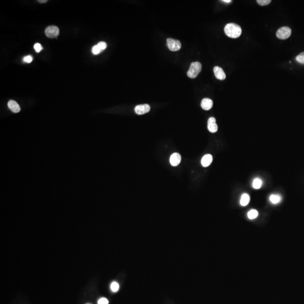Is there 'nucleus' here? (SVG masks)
Returning <instances> with one entry per match:
<instances>
[{
	"instance_id": "1",
	"label": "nucleus",
	"mask_w": 304,
	"mask_h": 304,
	"mask_svg": "<svg viewBox=\"0 0 304 304\" xmlns=\"http://www.w3.org/2000/svg\"><path fill=\"white\" fill-rule=\"evenodd\" d=\"M225 33L232 38H238L242 34L241 27L234 23L227 24L224 28Z\"/></svg>"
},
{
	"instance_id": "2",
	"label": "nucleus",
	"mask_w": 304,
	"mask_h": 304,
	"mask_svg": "<svg viewBox=\"0 0 304 304\" xmlns=\"http://www.w3.org/2000/svg\"><path fill=\"white\" fill-rule=\"evenodd\" d=\"M202 70V64L198 62L191 63L190 68L187 72V76L190 78H194L198 76Z\"/></svg>"
},
{
	"instance_id": "3",
	"label": "nucleus",
	"mask_w": 304,
	"mask_h": 304,
	"mask_svg": "<svg viewBox=\"0 0 304 304\" xmlns=\"http://www.w3.org/2000/svg\"><path fill=\"white\" fill-rule=\"evenodd\" d=\"M292 33L291 29L288 27H283L279 28L277 32V37L281 40H286L288 38Z\"/></svg>"
},
{
	"instance_id": "4",
	"label": "nucleus",
	"mask_w": 304,
	"mask_h": 304,
	"mask_svg": "<svg viewBox=\"0 0 304 304\" xmlns=\"http://www.w3.org/2000/svg\"><path fill=\"white\" fill-rule=\"evenodd\" d=\"M167 45L169 49L172 51H179L181 48V42L179 40L172 38H168L167 40Z\"/></svg>"
},
{
	"instance_id": "5",
	"label": "nucleus",
	"mask_w": 304,
	"mask_h": 304,
	"mask_svg": "<svg viewBox=\"0 0 304 304\" xmlns=\"http://www.w3.org/2000/svg\"><path fill=\"white\" fill-rule=\"evenodd\" d=\"M59 34V29L55 25H51L47 27L45 29L46 35L50 38H54L58 37Z\"/></svg>"
},
{
	"instance_id": "6",
	"label": "nucleus",
	"mask_w": 304,
	"mask_h": 304,
	"mask_svg": "<svg viewBox=\"0 0 304 304\" xmlns=\"http://www.w3.org/2000/svg\"><path fill=\"white\" fill-rule=\"evenodd\" d=\"M151 110V106L148 104L137 105L135 108V113L138 115H143L148 113Z\"/></svg>"
},
{
	"instance_id": "7",
	"label": "nucleus",
	"mask_w": 304,
	"mask_h": 304,
	"mask_svg": "<svg viewBox=\"0 0 304 304\" xmlns=\"http://www.w3.org/2000/svg\"><path fill=\"white\" fill-rule=\"evenodd\" d=\"M208 130L212 133L217 132L218 130V126L216 123V119L214 117H210L208 120L207 124Z\"/></svg>"
},
{
	"instance_id": "8",
	"label": "nucleus",
	"mask_w": 304,
	"mask_h": 304,
	"mask_svg": "<svg viewBox=\"0 0 304 304\" xmlns=\"http://www.w3.org/2000/svg\"><path fill=\"white\" fill-rule=\"evenodd\" d=\"M181 160V157L178 153H173L169 158V162L172 166H178Z\"/></svg>"
},
{
	"instance_id": "9",
	"label": "nucleus",
	"mask_w": 304,
	"mask_h": 304,
	"mask_svg": "<svg viewBox=\"0 0 304 304\" xmlns=\"http://www.w3.org/2000/svg\"><path fill=\"white\" fill-rule=\"evenodd\" d=\"M214 72L217 79L219 80H224L226 78V74L221 68L218 66L215 67L214 68Z\"/></svg>"
},
{
	"instance_id": "10",
	"label": "nucleus",
	"mask_w": 304,
	"mask_h": 304,
	"mask_svg": "<svg viewBox=\"0 0 304 304\" xmlns=\"http://www.w3.org/2000/svg\"><path fill=\"white\" fill-rule=\"evenodd\" d=\"M213 106V101L209 98H204L201 101V107L205 110H208Z\"/></svg>"
},
{
	"instance_id": "11",
	"label": "nucleus",
	"mask_w": 304,
	"mask_h": 304,
	"mask_svg": "<svg viewBox=\"0 0 304 304\" xmlns=\"http://www.w3.org/2000/svg\"><path fill=\"white\" fill-rule=\"evenodd\" d=\"M212 159L213 158L211 154H206L201 159V164L203 167H207L211 164Z\"/></svg>"
},
{
	"instance_id": "12",
	"label": "nucleus",
	"mask_w": 304,
	"mask_h": 304,
	"mask_svg": "<svg viewBox=\"0 0 304 304\" xmlns=\"http://www.w3.org/2000/svg\"><path fill=\"white\" fill-rule=\"evenodd\" d=\"M7 105L9 109L14 113H18L20 111V107L19 105L14 100H10L8 102Z\"/></svg>"
},
{
	"instance_id": "13",
	"label": "nucleus",
	"mask_w": 304,
	"mask_h": 304,
	"mask_svg": "<svg viewBox=\"0 0 304 304\" xmlns=\"http://www.w3.org/2000/svg\"><path fill=\"white\" fill-rule=\"evenodd\" d=\"M282 199V198L279 194H271L269 197L270 202L274 204L281 202Z\"/></svg>"
},
{
	"instance_id": "14",
	"label": "nucleus",
	"mask_w": 304,
	"mask_h": 304,
	"mask_svg": "<svg viewBox=\"0 0 304 304\" xmlns=\"http://www.w3.org/2000/svg\"><path fill=\"white\" fill-rule=\"evenodd\" d=\"M250 197L249 195L248 194L244 193L241 197V198H240V203L241 206H246L247 204H248V203L250 202Z\"/></svg>"
},
{
	"instance_id": "15",
	"label": "nucleus",
	"mask_w": 304,
	"mask_h": 304,
	"mask_svg": "<svg viewBox=\"0 0 304 304\" xmlns=\"http://www.w3.org/2000/svg\"><path fill=\"white\" fill-rule=\"evenodd\" d=\"M258 213L257 210H251L248 212L247 216L249 219L253 220L256 219L258 216Z\"/></svg>"
},
{
	"instance_id": "16",
	"label": "nucleus",
	"mask_w": 304,
	"mask_h": 304,
	"mask_svg": "<svg viewBox=\"0 0 304 304\" xmlns=\"http://www.w3.org/2000/svg\"><path fill=\"white\" fill-rule=\"evenodd\" d=\"M262 184V180L260 179L256 178V179H255L253 180L252 186H253V188L258 189H260L261 187Z\"/></svg>"
},
{
	"instance_id": "17",
	"label": "nucleus",
	"mask_w": 304,
	"mask_h": 304,
	"mask_svg": "<svg viewBox=\"0 0 304 304\" xmlns=\"http://www.w3.org/2000/svg\"><path fill=\"white\" fill-rule=\"evenodd\" d=\"M296 61L302 64H304V52L300 53L296 57Z\"/></svg>"
},
{
	"instance_id": "18",
	"label": "nucleus",
	"mask_w": 304,
	"mask_h": 304,
	"mask_svg": "<svg viewBox=\"0 0 304 304\" xmlns=\"http://www.w3.org/2000/svg\"><path fill=\"white\" fill-rule=\"evenodd\" d=\"M101 51H102L100 49V48L98 45H96L92 48V52L94 55H98L99 53H100Z\"/></svg>"
},
{
	"instance_id": "19",
	"label": "nucleus",
	"mask_w": 304,
	"mask_h": 304,
	"mask_svg": "<svg viewBox=\"0 0 304 304\" xmlns=\"http://www.w3.org/2000/svg\"><path fill=\"white\" fill-rule=\"evenodd\" d=\"M110 289L113 292H117L119 289V285L118 283L114 282L110 285Z\"/></svg>"
},
{
	"instance_id": "20",
	"label": "nucleus",
	"mask_w": 304,
	"mask_h": 304,
	"mask_svg": "<svg viewBox=\"0 0 304 304\" xmlns=\"http://www.w3.org/2000/svg\"><path fill=\"white\" fill-rule=\"evenodd\" d=\"M271 0H257V2L261 6H265L270 4Z\"/></svg>"
},
{
	"instance_id": "21",
	"label": "nucleus",
	"mask_w": 304,
	"mask_h": 304,
	"mask_svg": "<svg viewBox=\"0 0 304 304\" xmlns=\"http://www.w3.org/2000/svg\"><path fill=\"white\" fill-rule=\"evenodd\" d=\"M34 49L36 51V52H40L43 49V48H42V46H41V45L40 44L36 43L34 45Z\"/></svg>"
},
{
	"instance_id": "22",
	"label": "nucleus",
	"mask_w": 304,
	"mask_h": 304,
	"mask_svg": "<svg viewBox=\"0 0 304 304\" xmlns=\"http://www.w3.org/2000/svg\"><path fill=\"white\" fill-rule=\"evenodd\" d=\"M32 60H33V58L31 55H28V56H24L23 58V61L24 62H26V63H31L32 62Z\"/></svg>"
},
{
	"instance_id": "23",
	"label": "nucleus",
	"mask_w": 304,
	"mask_h": 304,
	"mask_svg": "<svg viewBox=\"0 0 304 304\" xmlns=\"http://www.w3.org/2000/svg\"><path fill=\"white\" fill-rule=\"evenodd\" d=\"M97 45L99 46L102 51L104 50L107 47V44L105 42H99Z\"/></svg>"
},
{
	"instance_id": "24",
	"label": "nucleus",
	"mask_w": 304,
	"mask_h": 304,
	"mask_svg": "<svg viewBox=\"0 0 304 304\" xmlns=\"http://www.w3.org/2000/svg\"><path fill=\"white\" fill-rule=\"evenodd\" d=\"M108 303H109V301L108 299H106V298H104V297L100 299L98 302V304H108Z\"/></svg>"
},
{
	"instance_id": "25",
	"label": "nucleus",
	"mask_w": 304,
	"mask_h": 304,
	"mask_svg": "<svg viewBox=\"0 0 304 304\" xmlns=\"http://www.w3.org/2000/svg\"><path fill=\"white\" fill-rule=\"evenodd\" d=\"M222 2H225V3H230L232 2L231 0H223V1H221Z\"/></svg>"
},
{
	"instance_id": "26",
	"label": "nucleus",
	"mask_w": 304,
	"mask_h": 304,
	"mask_svg": "<svg viewBox=\"0 0 304 304\" xmlns=\"http://www.w3.org/2000/svg\"><path fill=\"white\" fill-rule=\"evenodd\" d=\"M38 1V2H40V3H45V2H46L48 1H47V0H42V1L39 0V1Z\"/></svg>"
},
{
	"instance_id": "27",
	"label": "nucleus",
	"mask_w": 304,
	"mask_h": 304,
	"mask_svg": "<svg viewBox=\"0 0 304 304\" xmlns=\"http://www.w3.org/2000/svg\"></svg>"
}]
</instances>
